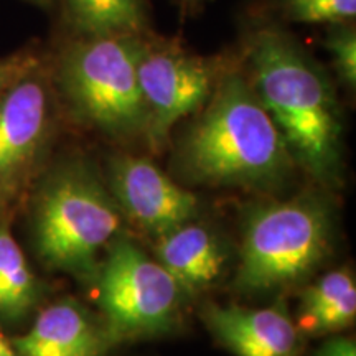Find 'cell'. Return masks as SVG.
I'll list each match as a JSON object with an SVG mask.
<instances>
[{
	"label": "cell",
	"mask_w": 356,
	"mask_h": 356,
	"mask_svg": "<svg viewBox=\"0 0 356 356\" xmlns=\"http://www.w3.org/2000/svg\"><path fill=\"white\" fill-rule=\"evenodd\" d=\"M74 35L144 33L150 30L142 0H63Z\"/></svg>",
	"instance_id": "cell-14"
},
{
	"label": "cell",
	"mask_w": 356,
	"mask_h": 356,
	"mask_svg": "<svg viewBox=\"0 0 356 356\" xmlns=\"http://www.w3.org/2000/svg\"><path fill=\"white\" fill-rule=\"evenodd\" d=\"M279 20L302 25H340L353 22L356 0H274Z\"/></svg>",
	"instance_id": "cell-16"
},
{
	"label": "cell",
	"mask_w": 356,
	"mask_h": 356,
	"mask_svg": "<svg viewBox=\"0 0 356 356\" xmlns=\"http://www.w3.org/2000/svg\"><path fill=\"white\" fill-rule=\"evenodd\" d=\"M38 63V56L32 51H19L0 58V97L17 79L29 73Z\"/></svg>",
	"instance_id": "cell-18"
},
{
	"label": "cell",
	"mask_w": 356,
	"mask_h": 356,
	"mask_svg": "<svg viewBox=\"0 0 356 356\" xmlns=\"http://www.w3.org/2000/svg\"><path fill=\"white\" fill-rule=\"evenodd\" d=\"M325 48L332 58L333 70L340 81L355 91L356 88V29L353 22L328 26Z\"/></svg>",
	"instance_id": "cell-17"
},
{
	"label": "cell",
	"mask_w": 356,
	"mask_h": 356,
	"mask_svg": "<svg viewBox=\"0 0 356 356\" xmlns=\"http://www.w3.org/2000/svg\"><path fill=\"white\" fill-rule=\"evenodd\" d=\"M140 35H74L58 56L55 81L70 113L113 140L147 137L149 121L137 79Z\"/></svg>",
	"instance_id": "cell-3"
},
{
	"label": "cell",
	"mask_w": 356,
	"mask_h": 356,
	"mask_svg": "<svg viewBox=\"0 0 356 356\" xmlns=\"http://www.w3.org/2000/svg\"><path fill=\"white\" fill-rule=\"evenodd\" d=\"M50 129L51 92L38 63L0 97V200L35 165Z\"/></svg>",
	"instance_id": "cell-8"
},
{
	"label": "cell",
	"mask_w": 356,
	"mask_h": 356,
	"mask_svg": "<svg viewBox=\"0 0 356 356\" xmlns=\"http://www.w3.org/2000/svg\"><path fill=\"white\" fill-rule=\"evenodd\" d=\"M233 60L185 50L175 40L147 30L140 35L137 79L147 109V142L160 149L173 126L195 114Z\"/></svg>",
	"instance_id": "cell-7"
},
{
	"label": "cell",
	"mask_w": 356,
	"mask_h": 356,
	"mask_svg": "<svg viewBox=\"0 0 356 356\" xmlns=\"http://www.w3.org/2000/svg\"><path fill=\"white\" fill-rule=\"evenodd\" d=\"M181 2H185L186 6L190 7H195V6H200V3H203L204 0H181Z\"/></svg>",
	"instance_id": "cell-22"
},
{
	"label": "cell",
	"mask_w": 356,
	"mask_h": 356,
	"mask_svg": "<svg viewBox=\"0 0 356 356\" xmlns=\"http://www.w3.org/2000/svg\"><path fill=\"white\" fill-rule=\"evenodd\" d=\"M0 202H2V200H0Z\"/></svg>",
	"instance_id": "cell-23"
},
{
	"label": "cell",
	"mask_w": 356,
	"mask_h": 356,
	"mask_svg": "<svg viewBox=\"0 0 356 356\" xmlns=\"http://www.w3.org/2000/svg\"><path fill=\"white\" fill-rule=\"evenodd\" d=\"M241 53L244 73L293 163L320 184L337 181L341 114L327 73L274 22L252 25Z\"/></svg>",
	"instance_id": "cell-1"
},
{
	"label": "cell",
	"mask_w": 356,
	"mask_h": 356,
	"mask_svg": "<svg viewBox=\"0 0 356 356\" xmlns=\"http://www.w3.org/2000/svg\"><path fill=\"white\" fill-rule=\"evenodd\" d=\"M26 2H32V3H37V6L47 7V6H50L51 0H26Z\"/></svg>",
	"instance_id": "cell-21"
},
{
	"label": "cell",
	"mask_w": 356,
	"mask_h": 356,
	"mask_svg": "<svg viewBox=\"0 0 356 356\" xmlns=\"http://www.w3.org/2000/svg\"><path fill=\"white\" fill-rule=\"evenodd\" d=\"M332 216L314 195L269 203L249 213L234 286L262 293L297 286L328 256Z\"/></svg>",
	"instance_id": "cell-5"
},
{
	"label": "cell",
	"mask_w": 356,
	"mask_h": 356,
	"mask_svg": "<svg viewBox=\"0 0 356 356\" xmlns=\"http://www.w3.org/2000/svg\"><path fill=\"white\" fill-rule=\"evenodd\" d=\"M197 113L178 149L188 180L270 190L291 173L293 160L277 127L234 61Z\"/></svg>",
	"instance_id": "cell-2"
},
{
	"label": "cell",
	"mask_w": 356,
	"mask_h": 356,
	"mask_svg": "<svg viewBox=\"0 0 356 356\" xmlns=\"http://www.w3.org/2000/svg\"><path fill=\"white\" fill-rule=\"evenodd\" d=\"M356 317V284L348 270H332L302 293L297 328L312 337L348 328Z\"/></svg>",
	"instance_id": "cell-13"
},
{
	"label": "cell",
	"mask_w": 356,
	"mask_h": 356,
	"mask_svg": "<svg viewBox=\"0 0 356 356\" xmlns=\"http://www.w3.org/2000/svg\"><path fill=\"white\" fill-rule=\"evenodd\" d=\"M155 256L188 293L211 287L226 264V252L216 234L190 221L159 236Z\"/></svg>",
	"instance_id": "cell-12"
},
{
	"label": "cell",
	"mask_w": 356,
	"mask_h": 356,
	"mask_svg": "<svg viewBox=\"0 0 356 356\" xmlns=\"http://www.w3.org/2000/svg\"><path fill=\"white\" fill-rule=\"evenodd\" d=\"M95 279L97 305L113 343L165 335L178 325L188 292L131 239L109 243Z\"/></svg>",
	"instance_id": "cell-6"
},
{
	"label": "cell",
	"mask_w": 356,
	"mask_h": 356,
	"mask_svg": "<svg viewBox=\"0 0 356 356\" xmlns=\"http://www.w3.org/2000/svg\"><path fill=\"white\" fill-rule=\"evenodd\" d=\"M121 208L83 160L58 167L38 191L33 210L37 254L48 269L95 279L97 254L121 226Z\"/></svg>",
	"instance_id": "cell-4"
},
{
	"label": "cell",
	"mask_w": 356,
	"mask_h": 356,
	"mask_svg": "<svg viewBox=\"0 0 356 356\" xmlns=\"http://www.w3.org/2000/svg\"><path fill=\"white\" fill-rule=\"evenodd\" d=\"M0 356H19L15 348H13L12 341H8L2 332H0Z\"/></svg>",
	"instance_id": "cell-20"
},
{
	"label": "cell",
	"mask_w": 356,
	"mask_h": 356,
	"mask_svg": "<svg viewBox=\"0 0 356 356\" xmlns=\"http://www.w3.org/2000/svg\"><path fill=\"white\" fill-rule=\"evenodd\" d=\"M202 317L218 343L236 356H300V332L282 309L208 304Z\"/></svg>",
	"instance_id": "cell-10"
},
{
	"label": "cell",
	"mask_w": 356,
	"mask_h": 356,
	"mask_svg": "<svg viewBox=\"0 0 356 356\" xmlns=\"http://www.w3.org/2000/svg\"><path fill=\"white\" fill-rule=\"evenodd\" d=\"M12 345L19 356H104L114 343L102 320L65 299L44 309Z\"/></svg>",
	"instance_id": "cell-11"
},
{
	"label": "cell",
	"mask_w": 356,
	"mask_h": 356,
	"mask_svg": "<svg viewBox=\"0 0 356 356\" xmlns=\"http://www.w3.org/2000/svg\"><path fill=\"white\" fill-rule=\"evenodd\" d=\"M314 356H356L355 341L345 337H335L325 341Z\"/></svg>",
	"instance_id": "cell-19"
},
{
	"label": "cell",
	"mask_w": 356,
	"mask_h": 356,
	"mask_svg": "<svg viewBox=\"0 0 356 356\" xmlns=\"http://www.w3.org/2000/svg\"><path fill=\"white\" fill-rule=\"evenodd\" d=\"M109 188L115 203L145 233L162 236L191 221L198 198L177 185L152 160L121 154L109 160Z\"/></svg>",
	"instance_id": "cell-9"
},
{
	"label": "cell",
	"mask_w": 356,
	"mask_h": 356,
	"mask_svg": "<svg viewBox=\"0 0 356 356\" xmlns=\"http://www.w3.org/2000/svg\"><path fill=\"white\" fill-rule=\"evenodd\" d=\"M40 299V287L7 225L0 222V318L20 322Z\"/></svg>",
	"instance_id": "cell-15"
}]
</instances>
